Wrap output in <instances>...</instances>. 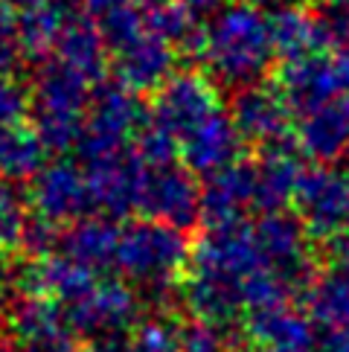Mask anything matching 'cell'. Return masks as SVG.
I'll return each mask as SVG.
<instances>
[{"instance_id":"6da1fadb","label":"cell","mask_w":349,"mask_h":352,"mask_svg":"<svg viewBox=\"0 0 349 352\" xmlns=\"http://www.w3.org/2000/svg\"><path fill=\"white\" fill-rule=\"evenodd\" d=\"M311 311L332 329H349V274L326 276L311 297Z\"/></svg>"},{"instance_id":"7a4b0ae2","label":"cell","mask_w":349,"mask_h":352,"mask_svg":"<svg viewBox=\"0 0 349 352\" xmlns=\"http://www.w3.org/2000/svg\"><path fill=\"white\" fill-rule=\"evenodd\" d=\"M346 131H349V120L346 117L323 114V120H317V131H315L311 146H315L320 155H332V152H338V146L346 140Z\"/></svg>"},{"instance_id":"3957f363","label":"cell","mask_w":349,"mask_h":352,"mask_svg":"<svg viewBox=\"0 0 349 352\" xmlns=\"http://www.w3.org/2000/svg\"><path fill=\"white\" fill-rule=\"evenodd\" d=\"M323 352H349V329H335L323 344Z\"/></svg>"},{"instance_id":"277c9868","label":"cell","mask_w":349,"mask_h":352,"mask_svg":"<svg viewBox=\"0 0 349 352\" xmlns=\"http://www.w3.org/2000/svg\"><path fill=\"white\" fill-rule=\"evenodd\" d=\"M341 254H344V259H346V265H349V236L344 239V245H341Z\"/></svg>"},{"instance_id":"5b68a950","label":"cell","mask_w":349,"mask_h":352,"mask_svg":"<svg viewBox=\"0 0 349 352\" xmlns=\"http://www.w3.org/2000/svg\"><path fill=\"white\" fill-rule=\"evenodd\" d=\"M346 114H349V102H346ZM346 120H349V117H346Z\"/></svg>"}]
</instances>
